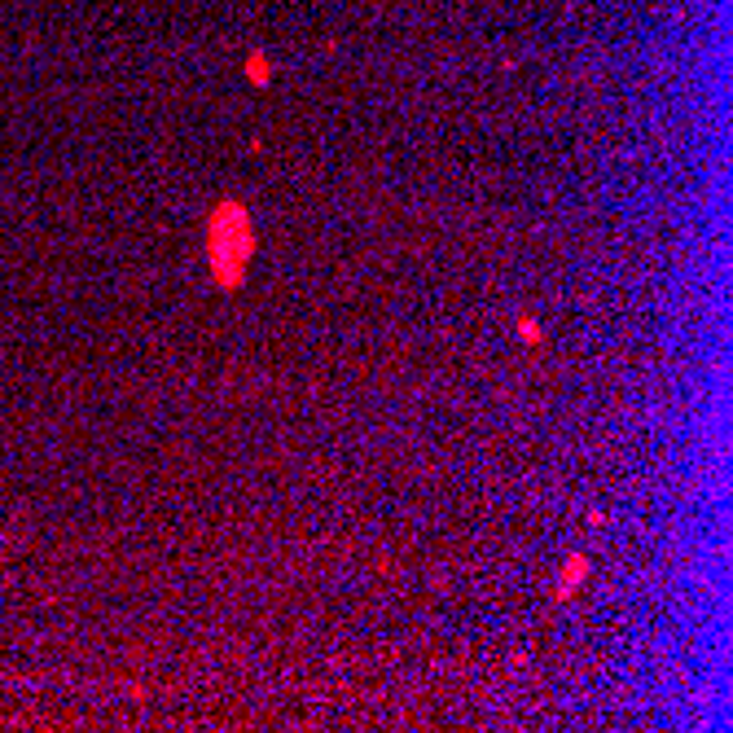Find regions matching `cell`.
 Masks as SVG:
<instances>
[{
    "instance_id": "6da1fadb",
    "label": "cell",
    "mask_w": 733,
    "mask_h": 733,
    "mask_svg": "<svg viewBox=\"0 0 733 733\" xmlns=\"http://www.w3.org/2000/svg\"><path fill=\"white\" fill-rule=\"evenodd\" d=\"M255 255V224L250 211L242 202H220L207 220V260H211V277L224 290L242 286L246 264Z\"/></svg>"
},
{
    "instance_id": "3957f363",
    "label": "cell",
    "mask_w": 733,
    "mask_h": 733,
    "mask_svg": "<svg viewBox=\"0 0 733 733\" xmlns=\"http://www.w3.org/2000/svg\"><path fill=\"white\" fill-rule=\"evenodd\" d=\"M519 334H523L527 342H541V325H536L531 316H523V321H519Z\"/></svg>"
},
{
    "instance_id": "7a4b0ae2",
    "label": "cell",
    "mask_w": 733,
    "mask_h": 733,
    "mask_svg": "<svg viewBox=\"0 0 733 733\" xmlns=\"http://www.w3.org/2000/svg\"><path fill=\"white\" fill-rule=\"evenodd\" d=\"M584 575H589V558H579V553H575L571 562L562 567V579H558V597H571V593L579 589V579H584Z\"/></svg>"
}]
</instances>
